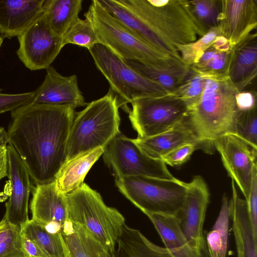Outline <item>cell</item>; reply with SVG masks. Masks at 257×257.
Returning <instances> with one entry per match:
<instances>
[{
  "label": "cell",
  "instance_id": "obj_41",
  "mask_svg": "<svg viewBox=\"0 0 257 257\" xmlns=\"http://www.w3.org/2000/svg\"><path fill=\"white\" fill-rule=\"evenodd\" d=\"M21 241L25 257H47L35 242L23 233Z\"/></svg>",
  "mask_w": 257,
  "mask_h": 257
},
{
  "label": "cell",
  "instance_id": "obj_19",
  "mask_svg": "<svg viewBox=\"0 0 257 257\" xmlns=\"http://www.w3.org/2000/svg\"><path fill=\"white\" fill-rule=\"evenodd\" d=\"M257 74L256 33H250L233 47L228 76L238 92L244 90Z\"/></svg>",
  "mask_w": 257,
  "mask_h": 257
},
{
  "label": "cell",
  "instance_id": "obj_43",
  "mask_svg": "<svg viewBox=\"0 0 257 257\" xmlns=\"http://www.w3.org/2000/svg\"><path fill=\"white\" fill-rule=\"evenodd\" d=\"M7 146H0V181L7 176Z\"/></svg>",
  "mask_w": 257,
  "mask_h": 257
},
{
  "label": "cell",
  "instance_id": "obj_2",
  "mask_svg": "<svg viewBox=\"0 0 257 257\" xmlns=\"http://www.w3.org/2000/svg\"><path fill=\"white\" fill-rule=\"evenodd\" d=\"M123 7L119 20L153 46L162 39L176 47L197 40L206 33L187 0H118Z\"/></svg>",
  "mask_w": 257,
  "mask_h": 257
},
{
  "label": "cell",
  "instance_id": "obj_31",
  "mask_svg": "<svg viewBox=\"0 0 257 257\" xmlns=\"http://www.w3.org/2000/svg\"><path fill=\"white\" fill-rule=\"evenodd\" d=\"M99 43L91 23L87 19L78 18L62 37V45L73 44L89 50Z\"/></svg>",
  "mask_w": 257,
  "mask_h": 257
},
{
  "label": "cell",
  "instance_id": "obj_22",
  "mask_svg": "<svg viewBox=\"0 0 257 257\" xmlns=\"http://www.w3.org/2000/svg\"><path fill=\"white\" fill-rule=\"evenodd\" d=\"M161 238L165 247L174 257H210L200 255L188 244L175 215L147 213Z\"/></svg>",
  "mask_w": 257,
  "mask_h": 257
},
{
  "label": "cell",
  "instance_id": "obj_13",
  "mask_svg": "<svg viewBox=\"0 0 257 257\" xmlns=\"http://www.w3.org/2000/svg\"><path fill=\"white\" fill-rule=\"evenodd\" d=\"M215 150L220 155L228 175L235 182L246 200L249 193L254 169L257 167V149L251 147L232 133L217 140Z\"/></svg>",
  "mask_w": 257,
  "mask_h": 257
},
{
  "label": "cell",
  "instance_id": "obj_9",
  "mask_svg": "<svg viewBox=\"0 0 257 257\" xmlns=\"http://www.w3.org/2000/svg\"><path fill=\"white\" fill-rule=\"evenodd\" d=\"M131 103L128 117L140 139L167 131L184 121L188 114L186 102L172 93L141 98Z\"/></svg>",
  "mask_w": 257,
  "mask_h": 257
},
{
  "label": "cell",
  "instance_id": "obj_34",
  "mask_svg": "<svg viewBox=\"0 0 257 257\" xmlns=\"http://www.w3.org/2000/svg\"><path fill=\"white\" fill-rule=\"evenodd\" d=\"M193 14L206 33L218 27L220 0L189 1Z\"/></svg>",
  "mask_w": 257,
  "mask_h": 257
},
{
  "label": "cell",
  "instance_id": "obj_16",
  "mask_svg": "<svg viewBox=\"0 0 257 257\" xmlns=\"http://www.w3.org/2000/svg\"><path fill=\"white\" fill-rule=\"evenodd\" d=\"M46 70L43 82L34 91L32 103L68 105L75 108L87 105L79 89L75 74L63 76L52 66Z\"/></svg>",
  "mask_w": 257,
  "mask_h": 257
},
{
  "label": "cell",
  "instance_id": "obj_28",
  "mask_svg": "<svg viewBox=\"0 0 257 257\" xmlns=\"http://www.w3.org/2000/svg\"><path fill=\"white\" fill-rule=\"evenodd\" d=\"M21 229L22 233L35 242L47 257H68L61 232H51L32 219H29Z\"/></svg>",
  "mask_w": 257,
  "mask_h": 257
},
{
  "label": "cell",
  "instance_id": "obj_4",
  "mask_svg": "<svg viewBox=\"0 0 257 257\" xmlns=\"http://www.w3.org/2000/svg\"><path fill=\"white\" fill-rule=\"evenodd\" d=\"M84 17L91 23L99 43L124 60L164 68L184 63L181 58L173 57L143 40L108 12L98 0L92 1Z\"/></svg>",
  "mask_w": 257,
  "mask_h": 257
},
{
  "label": "cell",
  "instance_id": "obj_36",
  "mask_svg": "<svg viewBox=\"0 0 257 257\" xmlns=\"http://www.w3.org/2000/svg\"><path fill=\"white\" fill-rule=\"evenodd\" d=\"M219 35L218 27L212 28L204 35L192 43L176 46L182 60L191 66L198 56L209 47Z\"/></svg>",
  "mask_w": 257,
  "mask_h": 257
},
{
  "label": "cell",
  "instance_id": "obj_14",
  "mask_svg": "<svg viewBox=\"0 0 257 257\" xmlns=\"http://www.w3.org/2000/svg\"><path fill=\"white\" fill-rule=\"evenodd\" d=\"M7 150V176L10 188L4 217L21 227L29 220L28 202L32 189L30 174L21 158L10 144Z\"/></svg>",
  "mask_w": 257,
  "mask_h": 257
},
{
  "label": "cell",
  "instance_id": "obj_30",
  "mask_svg": "<svg viewBox=\"0 0 257 257\" xmlns=\"http://www.w3.org/2000/svg\"><path fill=\"white\" fill-rule=\"evenodd\" d=\"M232 51L233 49L229 52L218 51L211 45L191 67L202 75L228 76Z\"/></svg>",
  "mask_w": 257,
  "mask_h": 257
},
{
  "label": "cell",
  "instance_id": "obj_40",
  "mask_svg": "<svg viewBox=\"0 0 257 257\" xmlns=\"http://www.w3.org/2000/svg\"><path fill=\"white\" fill-rule=\"evenodd\" d=\"M256 94L253 90H244L237 92L235 95V103L239 111H247L256 107Z\"/></svg>",
  "mask_w": 257,
  "mask_h": 257
},
{
  "label": "cell",
  "instance_id": "obj_17",
  "mask_svg": "<svg viewBox=\"0 0 257 257\" xmlns=\"http://www.w3.org/2000/svg\"><path fill=\"white\" fill-rule=\"evenodd\" d=\"M30 208L31 219L44 226L53 224L62 229L68 220L66 195L58 191L55 180L36 184Z\"/></svg>",
  "mask_w": 257,
  "mask_h": 257
},
{
  "label": "cell",
  "instance_id": "obj_38",
  "mask_svg": "<svg viewBox=\"0 0 257 257\" xmlns=\"http://www.w3.org/2000/svg\"><path fill=\"white\" fill-rule=\"evenodd\" d=\"M34 92L19 94H6L0 92V114L13 111L31 102Z\"/></svg>",
  "mask_w": 257,
  "mask_h": 257
},
{
  "label": "cell",
  "instance_id": "obj_11",
  "mask_svg": "<svg viewBox=\"0 0 257 257\" xmlns=\"http://www.w3.org/2000/svg\"><path fill=\"white\" fill-rule=\"evenodd\" d=\"M18 39L16 53L32 71L48 68L63 48L62 38L51 30L44 13Z\"/></svg>",
  "mask_w": 257,
  "mask_h": 257
},
{
  "label": "cell",
  "instance_id": "obj_24",
  "mask_svg": "<svg viewBox=\"0 0 257 257\" xmlns=\"http://www.w3.org/2000/svg\"><path fill=\"white\" fill-rule=\"evenodd\" d=\"M111 257H174L151 241L140 230L125 224Z\"/></svg>",
  "mask_w": 257,
  "mask_h": 257
},
{
  "label": "cell",
  "instance_id": "obj_6",
  "mask_svg": "<svg viewBox=\"0 0 257 257\" xmlns=\"http://www.w3.org/2000/svg\"><path fill=\"white\" fill-rule=\"evenodd\" d=\"M66 199L68 220L83 227L112 254L125 224L123 216L107 206L100 194L85 183Z\"/></svg>",
  "mask_w": 257,
  "mask_h": 257
},
{
  "label": "cell",
  "instance_id": "obj_44",
  "mask_svg": "<svg viewBox=\"0 0 257 257\" xmlns=\"http://www.w3.org/2000/svg\"><path fill=\"white\" fill-rule=\"evenodd\" d=\"M8 140L7 132L4 130L0 133V146L7 145Z\"/></svg>",
  "mask_w": 257,
  "mask_h": 257
},
{
  "label": "cell",
  "instance_id": "obj_42",
  "mask_svg": "<svg viewBox=\"0 0 257 257\" xmlns=\"http://www.w3.org/2000/svg\"><path fill=\"white\" fill-rule=\"evenodd\" d=\"M211 46L216 50L223 52H229L233 48L225 37L220 35L215 39Z\"/></svg>",
  "mask_w": 257,
  "mask_h": 257
},
{
  "label": "cell",
  "instance_id": "obj_1",
  "mask_svg": "<svg viewBox=\"0 0 257 257\" xmlns=\"http://www.w3.org/2000/svg\"><path fill=\"white\" fill-rule=\"evenodd\" d=\"M75 109L30 102L11 111L8 144L18 153L36 185L54 181L66 162Z\"/></svg>",
  "mask_w": 257,
  "mask_h": 257
},
{
  "label": "cell",
  "instance_id": "obj_7",
  "mask_svg": "<svg viewBox=\"0 0 257 257\" xmlns=\"http://www.w3.org/2000/svg\"><path fill=\"white\" fill-rule=\"evenodd\" d=\"M119 191L145 214L176 216L186 196L187 183L177 178L165 179L135 176L115 179Z\"/></svg>",
  "mask_w": 257,
  "mask_h": 257
},
{
  "label": "cell",
  "instance_id": "obj_47",
  "mask_svg": "<svg viewBox=\"0 0 257 257\" xmlns=\"http://www.w3.org/2000/svg\"><path fill=\"white\" fill-rule=\"evenodd\" d=\"M2 89L0 88V92H1V91H2Z\"/></svg>",
  "mask_w": 257,
  "mask_h": 257
},
{
  "label": "cell",
  "instance_id": "obj_32",
  "mask_svg": "<svg viewBox=\"0 0 257 257\" xmlns=\"http://www.w3.org/2000/svg\"><path fill=\"white\" fill-rule=\"evenodd\" d=\"M21 229L4 216L0 221V257H25L21 241Z\"/></svg>",
  "mask_w": 257,
  "mask_h": 257
},
{
  "label": "cell",
  "instance_id": "obj_35",
  "mask_svg": "<svg viewBox=\"0 0 257 257\" xmlns=\"http://www.w3.org/2000/svg\"><path fill=\"white\" fill-rule=\"evenodd\" d=\"M204 83V77L190 66L188 74L177 90L173 94L183 99L189 108L200 97Z\"/></svg>",
  "mask_w": 257,
  "mask_h": 257
},
{
  "label": "cell",
  "instance_id": "obj_45",
  "mask_svg": "<svg viewBox=\"0 0 257 257\" xmlns=\"http://www.w3.org/2000/svg\"><path fill=\"white\" fill-rule=\"evenodd\" d=\"M5 37L2 35H0V48L1 47V45L4 40V39Z\"/></svg>",
  "mask_w": 257,
  "mask_h": 257
},
{
  "label": "cell",
  "instance_id": "obj_21",
  "mask_svg": "<svg viewBox=\"0 0 257 257\" xmlns=\"http://www.w3.org/2000/svg\"><path fill=\"white\" fill-rule=\"evenodd\" d=\"M134 142L147 155L156 159L161 158L175 149L186 144L198 145L201 149L188 120L158 135L148 138L133 139Z\"/></svg>",
  "mask_w": 257,
  "mask_h": 257
},
{
  "label": "cell",
  "instance_id": "obj_20",
  "mask_svg": "<svg viewBox=\"0 0 257 257\" xmlns=\"http://www.w3.org/2000/svg\"><path fill=\"white\" fill-rule=\"evenodd\" d=\"M231 188L232 197L228 202L229 214L232 221L237 257H257V240L253 234L246 201L238 196L232 180Z\"/></svg>",
  "mask_w": 257,
  "mask_h": 257
},
{
  "label": "cell",
  "instance_id": "obj_15",
  "mask_svg": "<svg viewBox=\"0 0 257 257\" xmlns=\"http://www.w3.org/2000/svg\"><path fill=\"white\" fill-rule=\"evenodd\" d=\"M256 0H220L219 35L234 47L256 28Z\"/></svg>",
  "mask_w": 257,
  "mask_h": 257
},
{
  "label": "cell",
  "instance_id": "obj_37",
  "mask_svg": "<svg viewBox=\"0 0 257 257\" xmlns=\"http://www.w3.org/2000/svg\"><path fill=\"white\" fill-rule=\"evenodd\" d=\"M199 149L198 145L189 143L183 145L161 158L166 165L180 166L188 161L195 151Z\"/></svg>",
  "mask_w": 257,
  "mask_h": 257
},
{
  "label": "cell",
  "instance_id": "obj_25",
  "mask_svg": "<svg viewBox=\"0 0 257 257\" xmlns=\"http://www.w3.org/2000/svg\"><path fill=\"white\" fill-rule=\"evenodd\" d=\"M68 257H111L83 227L69 220L61 230Z\"/></svg>",
  "mask_w": 257,
  "mask_h": 257
},
{
  "label": "cell",
  "instance_id": "obj_5",
  "mask_svg": "<svg viewBox=\"0 0 257 257\" xmlns=\"http://www.w3.org/2000/svg\"><path fill=\"white\" fill-rule=\"evenodd\" d=\"M119 107L117 96L109 88L104 96L76 112L69 135L66 161L103 148L120 132Z\"/></svg>",
  "mask_w": 257,
  "mask_h": 257
},
{
  "label": "cell",
  "instance_id": "obj_10",
  "mask_svg": "<svg viewBox=\"0 0 257 257\" xmlns=\"http://www.w3.org/2000/svg\"><path fill=\"white\" fill-rule=\"evenodd\" d=\"M103 158L115 179L145 176L175 179L167 165L161 159L145 153L134 142L120 132L103 148Z\"/></svg>",
  "mask_w": 257,
  "mask_h": 257
},
{
  "label": "cell",
  "instance_id": "obj_3",
  "mask_svg": "<svg viewBox=\"0 0 257 257\" xmlns=\"http://www.w3.org/2000/svg\"><path fill=\"white\" fill-rule=\"evenodd\" d=\"M202 75L203 90L189 108L188 120L201 149L209 153L215 151L217 140L233 131L238 111L235 103L238 91L227 75Z\"/></svg>",
  "mask_w": 257,
  "mask_h": 257
},
{
  "label": "cell",
  "instance_id": "obj_27",
  "mask_svg": "<svg viewBox=\"0 0 257 257\" xmlns=\"http://www.w3.org/2000/svg\"><path fill=\"white\" fill-rule=\"evenodd\" d=\"M124 61L139 73L160 85L168 93L172 94L177 90L190 69V66L186 64L174 68H164L137 60Z\"/></svg>",
  "mask_w": 257,
  "mask_h": 257
},
{
  "label": "cell",
  "instance_id": "obj_46",
  "mask_svg": "<svg viewBox=\"0 0 257 257\" xmlns=\"http://www.w3.org/2000/svg\"><path fill=\"white\" fill-rule=\"evenodd\" d=\"M4 130H5V128L0 126V133L4 131Z\"/></svg>",
  "mask_w": 257,
  "mask_h": 257
},
{
  "label": "cell",
  "instance_id": "obj_26",
  "mask_svg": "<svg viewBox=\"0 0 257 257\" xmlns=\"http://www.w3.org/2000/svg\"><path fill=\"white\" fill-rule=\"evenodd\" d=\"M82 0H45L44 14L49 25L62 38L71 25L79 18L82 9Z\"/></svg>",
  "mask_w": 257,
  "mask_h": 257
},
{
  "label": "cell",
  "instance_id": "obj_29",
  "mask_svg": "<svg viewBox=\"0 0 257 257\" xmlns=\"http://www.w3.org/2000/svg\"><path fill=\"white\" fill-rule=\"evenodd\" d=\"M229 219L228 201L224 194L219 215L205 238L210 257H226Z\"/></svg>",
  "mask_w": 257,
  "mask_h": 257
},
{
  "label": "cell",
  "instance_id": "obj_8",
  "mask_svg": "<svg viewBox=\"0 0 257 257\" xmlns=\"http://www.w3.org/2000/svg\"><path fill=\"white\" fill-rule=\"evenodd\" d=\"M95 66L108 82L120 107L127 112V104L144 97L160 96L168 93L157 83L145 77L104 45L98 43L88 50Z\"/></svg>",
  "mask_w": 257,
  "mask_h": 257
},
{
  "label": "cell",
  "instance_id": "obj_18",
  "mask_svg": "<svg viewBox=\"0 0 257 257\" xmlns=\"http://www.w3.org/2000/svg\"><path fill=\"white\" fill-rule=\"evenodd\" d=\"M45 0H0V35L18 37L44 13Z\"/></svg>",
  "mask_w": 257,
  "mask_h": 257
},
{
  "label": "cell",
  "instance_id": "obj_12",
  "mask_svg": "<svg viewBox=\"0 0 257 257\" xmlns=\"http://www.w3.org/2000/svg\"><path fill=\"white\" fill-rule=\"evenodd\" d=\"M210 200L207 184L199 175L187 183L183 204L176 215L181 229L190 247L198 254H208L203 225Z\"/></svg>",
  "mask_w": 257,
  "mask_h": 257
},
{
  "label": "cell",
  "instance_id": "obj_33",
  "mask_svg": "<svg viewBox=\"0 0 257 257\" xmlns=\"http://www.w3.org/2000/svg\"><path fill=\"white\" fill-rule=\"evenodd\" d=\"M257 149L256 107L245 111H238L232 133Z\"/></svg>",
  "mask_w": 257,
  "mask_h": 257
},
{
  "label": "cell",
  "instance_id": "obj_39",
  "mask_svg": "<svg viewBox=\"0 0 257 257\" xmlns=\"http://www.w3.org/2000/svg\"><path fill=\"white\" fill-rule=\"evenodd\" d=\"M246 201L253 234L257 240V167L253 172L249 193Z\"/></svg>",
  "mask_w": 257,
  "mask_h": 257
},
{
  "label": "cell",
  "instance_id": "obj_23",
  "mask_svg": "<svg viewBox=\"0 0 257 257\" xmlns=\"http://www.w3.org/2000/svg\"><path fill=\"white\" fill-rule=\"evenodd\" d=\"M103 152V148H99L66 161L55 179L58 191L67 195L79 188L83 183L88 172Z\"/></svg>",
  "mask_w": 257,
  "mask_h": 257
}]
</instances>
